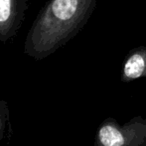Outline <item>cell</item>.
Masks as SVG:
<instances>
[{"instance_id": "6da1fadb", "label": "cell", "mask_w": 146, "mask_h": 146, "mask_svg": "<svg viewBox=\"0 0 146 146\" xmlns=\"http://www.w3.org/2000/svg\"><path fill=\"white\" fill-rule=\"evenodd\" d=\"M96 143L102 146H146V118L136 116L120 125L108 118L96 133Z\"/></svg>"}, {"instance_id": "7a4b0ae2", "label": "cell", "mask_w": 146, "mask_h": 146, "mask_svg": "<svg viewBox=\"0 0 146 146\" xmlns=\"http://www.w3.org/2000/svg\"><path fill=\"white\" fill-rule=\"evenodd\" d=\"M146 77V47L133 48L126 55L122 65L121 79L123 82H131Z\"/></svg>"}, {"instance_id": "3957f363", "label": "cell", "mask_w": 146, "mask_h": 146, "mask_svg": "<svg viewBox=\"0 0 146 146\" xmlns=\"http://www.w3.org/2000/svg\"><path fill=\"white\" fill-rule=\"evenodd\" d=\"M11 12L10 0H0V22H4L9 18Z\"/></svg>"}]
</instances>
